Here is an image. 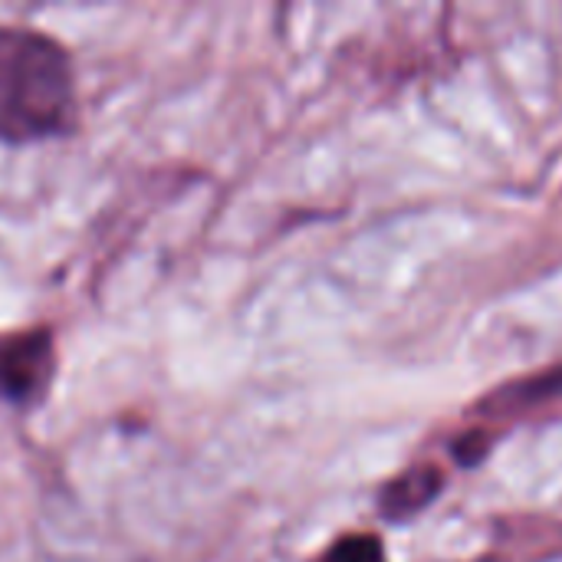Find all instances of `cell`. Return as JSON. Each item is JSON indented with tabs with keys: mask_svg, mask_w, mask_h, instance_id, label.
<instances>
[{
	"mask_svg": "<svg viewBox=\"0 0 562 562\" xmlns=\"http://www.w3.org/2000/svg\"><path fill=\"white\" fill-rule=\"evenodd\" d=\"M56 372L53 336L46 329L0 336V398L33 408L46 398Z\"/></svg>",
	"mask_w": 562,
	"mask_h": 562,
	"instance_id": "2",
	"label": "cell"
},
{
	"mask_svg": "<svg viewBox=\"0 0 562 562\" xmlns=\"http://www.w3.org/2000/svg\"><path fill=\"white\" fill-rule=\"evenodd\" d=\"M438 491H441V474L435 468H415L385 487L379 507L385 510V517L405 520V517L418 514L428 501H435Z\"/></svg>",
	"mask_w": 562,
	"mask_h": 562,
	"instance_id": "3",
	"label": "cell"
},
{
	"mask_svg": "<svg viewBox=\"0 0 562 562\" xmlns=\"http://www.w3.org/2000/svg\"><path fill=\"white\" fill-rule=\"evenodd\" d=\"M76 128L69 53L30 26H0V142L33 145Z\"/></svg>",
	"mask_w": 562,
	"mask_h": 562,
	"instance_id": "1",
	"label": "cell"
},
{
	"mask_svg": "<svg viewBox=\"0 0 562 562\" xmlns=\"http://www.w3.org/2000/svg\"><path fill=\"white\" fill-rule=\"evenodd\" d=\"M316 562H385V550L372 533H349L336 540Z\"/></svg>",
	"mask_w": 562,
	"mask_h": 562,
	"instance_id": "4",
	"label": "cell"
}]
</instances>
